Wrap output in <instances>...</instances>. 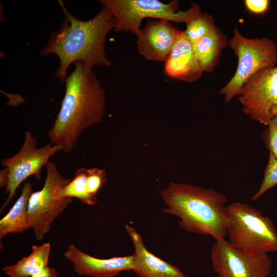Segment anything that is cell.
<instances>
[{
  "label": "cell",
  "instance_id": "5b68a950",
  "mask_svg": "<svg viewBox=\"0 0 277 277\" xmlns=\"http://www.w3.org/2000/svg\"><path fill=\"white\" fill-rule=\"evenodd\" d=\"M228 45L234 51L238 62L234 74L220 90L227 103L239 96L244 84L256 72L277 65L276 43L266 37L247 38L235 27Z\"/></svg>",
  "mask_w": 277,
  "mask_h": 277
},
{
  "label": "cell",
  "instance_id": "3957f363",
  "mask_svg": "<svg viewBox=\"0 0 277 277\" xmlns=\"http://www.w3.org/2000/svg\"><path fill=\"white\" fill-rule=\"evenodd\" d=\"M167 208L163 211L180 217L184 230L215 240L227 236V197L212 188L171 182L161 192Z\"/></svg>",
  "mask_w": 277,
  "mask_h": 277
},
{
  "label": "cell",
  "instance_id": "7c38bea8",
  "mask_svg": "<svg viewBox=\"0 0 277 277\" xmlns=\"http://www.w3.org/2000/svg\"><path fill=\"white\" fill-rule=\"evenodd\" d=\"M73 263L75 272L79 275L92 277H114L123 271L132 270L133 255L98 259L83 252L73 244L64 253Z\"/></svg>",
  "mask_w": 277,
  "mask_h": 277
},
{
  "label": "cell",
  "instance_id": "603a6c76",
  "mask_svg": "<svg viewBox=\"0 0 277 277\" xmlns=\"http://www.w3.org/2000/svg\"><path fill=\"white\" fill-rule=\"evenodd\" d=\"M270 1L269 0H245L246 9L251 13L257 15H264L269 10Z\"/></svg>",
  "mask_w": 277,
  "mask_h": 277
},
{
  "label": "cell",
  "instance_id": "d6986e66",
  "mask_svg": "<svg viewBox=\"0 0 277 277\" xmlns=\"http://www.w3.org/2000/svg\"><path fill=\"white\" fill-rule=\"evenodd\" d=\"M215 26L213 17L206 12L200 11L186 23L184 33L193 44L209 33Z\"/></svg>",
  "mask_w": 277,
  "mask_h": 277
},
{
  "label": "cell",
  "instance_id": "7402d4cb",
  "mask_svg": "<svg viewBox=\"0 0 277 277\" xmlns=\"http://www.w3.org/2000/svg\"><path fill=\"white\" fill-rule=\"evenodd\" d=\"M262 134V139L269 153L277 159V116L266 125Z\"/></svg>",
  "mask_w": 277,
  "mask_h": 277
},
{
  "label": "cell",
  "instance_id": "8fae6325",
  "mask_svg": "<svg viewBox=\"0 0 277 277\" xmlns=\"http://www.w3.org/2000/svg\"><path fill=\"white\" fill-rule=\"evenodd\" d=\"M183 32L169 21L148 20L137 36L138 51L147 60L165 62Z\"/></svg>",
  "mask_w": 277,
  "mask_h": 277
},
{
  "label": "cell",
  "instance_id": "52a82bcc",
  "mask_svg": "<svg viewBox=\"0 0 277 277\" xmlns=\"http://www.w3.org/2000/svg\"><path fill=\"white\" fill-rule=\"evenodd\" d=\"M46 168L44 185L32 193L28 207L29 223L38 240L48 232L52 223L72 201V198L61 195V190L71 179L64 177L53 162H49Z\"/></svg>",
  "mask_w": 277,
  "mask_h": 277
},
{
  "label": "cell",
  "instance_id": "277c9868",
  "mask_svg": "<svg viewBox=\"0 0 277 277\" xmlns=\"http://www.w3.org/2000/svg\"><path fill=\"white\" fill-rule=\"evenodd\" d=\"M229 243L251 254L277 251V233L271 219L249 205L240 202L227 206Z\"/></svg>",
  "mask_w": 277,
  "mask_h": 277
},
{
  "label": "cell",
  "instance_id": "e0dca14e",
  "mask_svg": "<svg viewBox=\"0 0 277 277\" xmlns=\"http://www.w3.org/2000/svg\"><path fill=\"white\" fill-rule=\"evenodd\" d=\"M50 249L49 243L41 246L33 245L29 255L14 265L5 266L2 270L10 277H31L48 267Z\"/></svg>",
  "mask_w": 277,
  "mask_h": 277
},
{
  "label": "cell",
  "instance_id": "6da1fadb",
  "mask_svg": "<svg viewBox=\"0 0 277 277\" xmlns=\"http://www.w3.org/2000/svg\"><path fill=\"white\" fill-rule=\"evenodd\" d=\"M58 2L64 20L58 29L50 33L47 44L40 52L42 56L53 54L58 57L60 66L55 76L65 82L70 66L77 62L91 69L96 65L111 66L105 52L107 34L115 26L111 12L102 6L92 18L81 21L69 12L63 1Z\"/></svg>",
  "mask_w": 277,
  "mask_h": 277
},
{
  "label": "cell",
  "instance_id": "2e32d148",
  "mask_svg": "<svg viewBox=\"0 0 277 277\" xmlns=\"http://www.w3.org/2000/svg\"><path fill=\"white\" fill-rule=\"evenodd\" d=\"M32 184L26 182L19 197L9 212L0 220V239L9 233H21L30 228L28 207L33 193Z\"/></svg>",
  "mask_w": 277,
  "mask_h": 277
},
{
  "label": "cell",
  "instance_id": "5bb4252c",
  "mask_svg": "<svg viewBox=\"0 0 277 277\" xmlns=\"http://www.w3.org/2000/svg\"><path fill=\"white\" fill-rule=\"evenodd\" d=\"M165 62L166 74L182 81H195L204 72L195 56L193 44L185 35L184 31Z\"/></svg>",
  "mask_w": 277,
  "mask_h": 277
},
{
  "label": "cell",
  "instance_id": "ac0fdd59",
  "mask_svg": "<svg viewBox=\"0 0 277 277\" xmlns=\"http://www.w3.org/2000/svg\"><path fill=\"white\" fill-rule=\"evenodd\" d=\"M87 169L82 168L77 170L74 176L62 189L61 195L63 197H76L88 205H94L97 199L91 197L87 193L86 179Z\"/></svg>",
  "mask_w": 277,
  "mask_h": 277
},
{
  "label": "cell",
  "instance_id": "d4e9b609",
  "mask_svg": "<svg viewBox=\"0 0 277 277\" xmlns=\"http://www.w3.org/2000/svg\"><path fill=\"white\" fill-rule=\"evenodd\" d=\"M9 180V170L5 167L0 171V187L3 188L7 185Z\"/></svg>",
  "mask_w": 277,
  "mask_h": 277
},
{
  "label": "cell",
  "instance_id": "9c48e42d",
  "mask_svg": "<svg viewBox=\"0 0 277 277\" xmlns=\"http://www.w3.org/2000/svg\"><path fill=\"white\" fill-rule=\"evenodd\" d=\"M243 112L267 125L277 116V65L262 69L243 85L238 96Z\"/></svg>",
  "mask_w": 277,
  "mask_h": 277
},
{
  "label": "cell",
  "instance_id": "7a4b0ae2",
  "mask_svg": "<svg viewBox=\"0 0 277 277\" xmlns=\"http://www.w3.org/2000/svg\"><path fill=\"white\" fill-rule=\"evenodd\" d=\"M74 70L65 82V94L48 137L65 152L72 151L82 132L101 122L106 106V93L91 69L81 62L74 64Z\"/></svg>",
  "mask_w": 277,
  "mask_h": 277
},
{
  "label": "cell",
  "instance_id": "8992f818",
  "mask_svg": "<svg viewBox=\"0 0 277 277\" xmlns=\"http://www.w3.org/2000/svg\"><path fill=\"white\" fill-rule=\"evenodd\" d=\"M113 15L116 32L124 31L137 36L141 23L146 18H155L178 23H187L201 11L199 5L192 3L186 11H179L177 1L165 4L157 0H100Z\"/></svg>",
  "mask_w": 277,
  "mask_h": 277
},
{
  "label": "cell",
  "instance_id": "ba28073f",
  "mask_svg": "<svg viewBox=\"0 0 277 277\" xmlns=\"http://www.w3.org/2000/svg\"><path fill=\"white\" fill-rule=\"evenodd\" d=\"M36 146V137L30 132L26 131L24 144L19 151L13 156L1 161V165L8 169L9 180L5 189L8 196L1 208V212L15 196L21 184L32 175L40 180L43 167L47 165L51 156L62 150L60 145L50 143L40 148Z\"/></svg>",
  "mask_w": 277,
  "mask_h": 277
},
{
  "label": "cell",
  "instance_id": "cb8c5ba5",
  "mask_svg": "<svg viewBox=\"0 0 277 277\" xmlns=\"http://www.w3.org/2000/svg\"><path fill=\"white\" fill-rule=\"evenodd\" d=\"M31 277H57V272L54 269L48 267L40 273Z\"/></svg>",
  "mask_w": 277,
  "mask_h": 277
},
{
  "label": "cell",
  "instance_id": "9a60e30c",
  "mask_svg": "<svg viewBox=\"0 0 277 277\" xmlns=\"http://www.w3.org/2000/svg\"><path fill=\"white\" fill-rule=\"evenodd\" d=\"M228 43L227 36L215 26L209 33L192 44L195 56L203 72L213 71Z\"/></svg>",
  "mask_w": 277,
  "mask_h": 277
},
{
  "label": "cell",
  "instance_id": "4fadbf2b",
  "mask_svg": "<svg viewBox=\"0 0 277 277\" xmlns=\"http://www.w3.org/2000/svg\"><path fill=\"white\" fill-rule=\"evenodd\" d=\"M125 228L134 247L132 270L139 277H187L176 266L148 251L134 228L127 225Z\"/></svg>",
  "mask_w": 277,
  "mask_h": 277
},
{
  "label": "cell",
  "instance_id": "ffe728a7",
  "mask_svg": "<svg viewBox=\"0 0 277 277\" xmlns=\"http://www.w3.org/2000/svg\"><path fill=\"white\" fill-rule=\"evenodd\" d=\"M277 185V159L269 153L267 164L264 172L262 182L258 190L252 196L251 200L256 201Z\"/></svg>",
  "mask_w": 277,
  "mask_h": 277
},
{
  "label": "cell",
  "instance_id": "44dd1931",
  "mask_svg": "<svg viewBox=\"0 0 277 277\" xmlns=\"http://www.w3.org/2000/svg\"><path fill=\"white\" fill-rule=\"evenodd\" d=\"M106 182V173L104 169L94 167L87 169L86 188L88 194L97 199L96 195Z\"/></svg>",
  "mask_w": 277,
  "mask_h": 277
},
{
  "label": "cell",
  "instance_id": "30bf717a",
  "mask_svg": "<svg viewBox=\"0 0 277 277\" xmlns=\"http://www.w3.org/2000/svg\"><path fill=\"white\" fill-rule=\"evenodd\" d=\"M210 257L217 277H267L272 264L267 253L244 252L225 239L215 240Z\"/></svg>",
  "mask_w": 277,
  "mask_h": 277
}]
</instances>
